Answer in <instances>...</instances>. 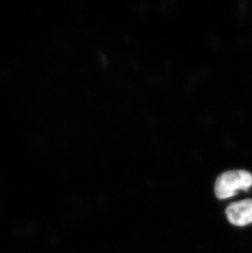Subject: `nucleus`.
<instances>
[{"label": "nucleus", "instance_id": "1", "mask_svg": "<svg viewBox=\"0 0 252 253\" xmlns=\"http://www.w3.org/2000/svg\"><path fill=\"white\" fill-rule=\"evenodd\" d=\"M252 186V174L246 169L224 172L214 184V194L219 199L232 198L239 190L247 191Z\"/></svg>", "mask_w": 252, "mask_h": 253}, {"label": "nucleus", "instance_id": "2", "mask_svg": "<svg viewBox=\"0 0 252 253\" xmlns=\"http://www.w3.org/2000/svg\"><path fill=\"white\" fill-rule=\"evenodd\" d=\"M228 221L237 226H246L252 223V199L231 203L225 210Z\"/></svg>", "mask_w": 252, "mask_h": 253}]
</instances>
